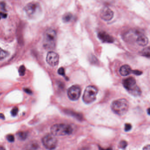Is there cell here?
<instances>
[{
  "mask_svg": "<svg viewBox=\"0 0 150 150\" xmlns=\"http://www.w3.org/2000/svg\"><path fill=\"white\" fill-rule=\"evenodd\" d=\"M8 55H9V53L8 52L3 50L0 47V60L3 59L4 58H6Z\"/></svg>",
  "mask_w": 150,
  "mask_h": 150,
  "instance_id": "e0dca14e",
  "label": "cell"
},
{
  "mask_svg": "<svg viewBox=\"0 0 150 150\" xmlns=\"http://www.w3.org/2000/svg\"><path fill=\"white\" fill-rule=\"evenodd\" d=\"M0 150H5V148L3 146H0Z\"/></svg>",
  "mask_w": 150,
  "mask_h": 150,
  "instance_id": "f546056e",
  "label": "cell"
},
{
  "mask_svg": "<svg viewBox=\"0 0 150 150\" xmlns=\"http://www.w3.org/2000/svg\"><path fill=\"white\" fill-rule=\"evenodd\" d=\"M141 54L143 56H145L147 58H149L150 56V47H146L144 48L141 52Z\"/></svg>",
  "mask_w": 150,
  "mask_h": 150,
  "instance_id": "2e32d148",
  "label": "cell"
},
{
  "mask_svg": "<svg viewBox=\"0 0 150 150\" xmlns=\"http://www.w3.org/2000/svg\"><path fill=\"white\" fill-rule=\"evenodd\" d=\"M122 83L127 91L132 95L135 96L141 95V89L136 84V81L134 77H129L126 78L123 80Z\"/></svg>",
  "mask_w": 150,
  "mask_h": 150,
  "instance_id": "277c9868",
  "label": "cell"
},
{
  "mask_svg": "<svg viewBox=\"0 0 150 150\" xmlns=\"http://www.w3.org/2000/svg\"><path fill=\"white\" fill-rule=\"evenodd\" d=\"M98 37L104 43H112L114 41L113 38L105 31H101L99 33Z\"/></svg>",
  "mask_w": 150,
  "mask_h": 150,
  "instance_id": "8fae6325",
  "label": "cell"
},
{
  "mask_svg": "<svg viewBox=\"0 0 150 150\" xmlns=\"http://www.w3.org/2000/svg\"><path fill=\"white\" fill-rule=\"evenodd\" d=\"M132 73H133L134 74L136 75H140L142 74V72L141 71H137V70L132 71Z\"/></svg>",
  "mask_w": 150,
  "mask_h": 150,
  "instance_id": "cb8c5ba5",
  "label": "cell"
},
{
  "mask_svg": "<svg viewBox=\"0 0 150 150\" xmlns=\"http://www.w3.org/2000/svg\"><path fill=\"white\" fill-rule=\"evenodd\" d=\"M81 93V89L77 85H74L70 87L68 90V95L69 98L72 100L78 99Z\"/></svg>",
  "mask_w": 150,
  "mask_h": 150,
  "instance_id": "ba28073f",
  "label": "cell"
},
{
  "mask_svg": "<svg viewBox=\"0 0 150 150\" xmlns=\"http://www.w3.org/2000/svg\"><path fill=\"white\" fill-rule=\"evenodd\" d=\"M44 146L47 149L53 150L55 149L57 145L58 141L55 136L48 134L45 136L42 140Z\"/></svg>",
  "mask_w": 150,
  "mask_h": 150,
  "instance_id": "8992f818",
  "label": "cell"
},
{
  "mask_svg": "<svg viewBox=\"0 0 150 150\" xmlns=\"http://www.w3.org/2000/svg\"><path fill=\"white\" fill-rule=\"evenodd\" d=\"M6 16H7V14H5V13H1V14H0V19L1 18L6 17Z\"/></svg>",
  "mask_w": 150,
  "mask_h": 150,
  "instance_id": "484cf974",
  "label": "cell"
},
{
  "mask_svg": "<svg viewBox=\"0 0 150 150\" xmlns=\"http://www.w3.org/2000/svg\"><path fill=\"white\" fill-rule=\"evenodd\" d=\"M120 74L122 76H127L132 72L131 67L129 65H125L120 69Z\"/></svg>",
  "mask_w": 150,
  "mask_h": 150,
  "instance_id": "4fadbf2b",
  "label": "cell"
},
{
  "mask_svg": "<svg viewBox=\"0 0 150 150\" xmlns=\"http://www.w3.org/2000/svg\"><path fill=\"white\" fill-rule=\"evenodd\" d=\"M136 42L139 45L144 47L148 45L149 39L144 33L140 32L136 38Z\"/></svg>",
  "mask_w": 150,
  "mask_h": 150,
  "instance_id": "7c38bea8",
  "label": "cell"
},
{
  "mask_svg": "<svg viewBox=\"0 0 150 150\" xmlns=\"http://www.w3.org/2000/svg\"><path fill=\"white\" fill-rule=\"evenodd\" d=\"M131 129H132V125L131 124H129V123H127V124H125V131L128 132V131H129V130H131Z\"/></svg>",
  "mask_w": 150,
  "mask_h": 150,
  "instance_id": "7402d4cb",
  "label": "cell"
},
{
  "mask_svg": "<svg viewBox=\"0 0 150 150\" xmlns=\"http://www.w3.org/2000/svg\"><path fill=\"white\" fill-rule=\"evenodd\" d=\"M98 93V89L94 86H89L85 90L83 100L86 104H90L95 101Z\"/></svg>",
  "mask_w": 150,
  "mask_h": 150,
  "instance_id": "5b68a950",
  "label": "cell"
},
{
  "mask_svg": "<svg viewBox=\"0 0 150 150\" xmlns=\"http://www.w3.org/2000/svg\"><path fill=\"white\" fill-rule=\"evenodd\" d=\"M57 34L53 29L49 28L44 33L43 38V46L48 50L53 49L55 47Z\"/></svg>",
  "mask_w": 150,
  "mask_h": 150,
  "instance_id": "6da1fadb",
  "label": "cell"
},
{
  "mask_svg": "<svg viewBox=\"0 0 150 150\" xmlns=\"http://www.w3.org/2000/svg\"><path fill=\"white\" fill-rule=\"evenodd\" d=\"M1 92H0V95H1Z\"/></svg>",
  "mask_w": 150,
  "mask_h": 150,
  "instance_id": "d6a6232c",
  "label": "cell"
},
{
  "mask_svg": "<svg viewBox=\"0 0 150 150\" xmlns=\"http://www.w3.org/2000/svg\"><path fill=\"white\" fill-rule=\"evenodd\" d=\"M58 73L59 74L61 75V76H65V70H64L63 68H60L58 69Z\"/></svg>",
  "mask_w": 150,
  "mask_h": 150,
  "instance_id": "603a6c76",
  "label": "cell"
},
{
  "mask_svg": "<svg viewBox=\"0 0 150 150\" xmlns=\"http://www.w3.org/2000/svg\"><path fill=\"white\" fill-rule=\"evenodd\" d=\"M7 139L9 142H13L15 141L14 136L12 134L8 135L7 136Z\"/></svg>",
  "mask_w": 150,
  "mask_h": 150,
  "instance_id": "44dd1931",
  "label": "cell"
},
{
  "mask_svg": "<svg viewBox=\"0 0 150 150\" xmlns=\"http://www.w3.org/2000/svg\"><path fill=\"white\" fill-rule=\"evenodd\" d=\"M46 60L48 64L51 67H55L59 63V55L56 53L52 51L48 52Z\"/></svg>",
  "mask_w": 150,
  "mask_h": 150,
  "instance_id": "9c48e42d",
  "label": "cell"
},
{
  "mask_svg": "<svg viewBox=\"0 0 150 150\" xmlns=\"http://www.w3.org/2000/svg\"><path fill=\"white\" fill-rule=\"evenodd\" d=\"M18 112V108L16 107H14L11 111V114L12 116H15L17 115Z\"/></svg>",
  "mask_w": 150,
  "mask_h": 150,
  "instance_id": "ffe728a7",
  "label": "cell"
},
{
  "mask_svg": "<svg viewBox=\"0 0 150 150\" xmlns=\"http://www.w3.org/2000/svg\"><path fill=\"white\" fill-rule=\"evenodd\" d=\"M150 147L149 144H148L147 146H145L143 149V150H150Z\"/></svg>",
  "mask_w": 150,
  "mask_h": 150,
  "instance_id": "4316f807",
  "label": "cell"
},
{
  "mask_svg": "<svg viewBox=\"0 0 150 150\" xmlns=\"http://www.w3.org/2000/svg\"><path fill=\"white\" fill-rule=\"evenodd\" d=\"M148 114H149V109H148Z\"/></svg>",
  "mask_w": 150,
  "mask_h": 150,
  "instance_id": "1f68e13d",
  "label": "cell"
},
{
  "mask_svg": "<svg viewBox=\"0 0 150 150\" xmlns=\"http://www.w3.org/2000/svg\"><path fill=\"white\" fill-rule=\"evenodd\" d=\"M81 150H90L88 148H83Z\"/></svg>",
  "mask_w": 150,
  "mask_h": 150,
  "instance_id": "4dcf8cb0",
  "label": "cell"
},
{
  "mask_svg": "<svg viewBox=\"0 0 150 150\" xmlns=\"http://www.w3.org/2000/svg\"><path fill=\"white\" fill-rule=\"evenodd\" d=\"M17 137L20 140L24 141L26 139L28 136V134L27 132L24 131H20L17 133Z\"/></svg>",
  "mask_w": 150,
  "mask_h": 150,
  "instance_id": "5bb4252c",
  "label": "cell"
},
{
  "mask_svg": "<svg viewBox=\"0 0 150 150\" xmlns=\"http://www.w3.org/2000/svg\"><path fill=\"white\" fill-rule=\"evenodd\" d=\"M25 11L28 17L31 18L36 16L41 10V7L38 3L31 2L28 4L24 8Z\"/></svg>",
  "mask_w": 150,
  "mask_h": 150,
  "instance_id": "52a82bcc",
  "label": "cell"
},
{
  "mask_svg": "<svg viewBox=\"0 0 150 150\" xmlns=\"http://www.w3.org/2000/svg\"><path fill=\"white\" fill-rule=\"evenodd\" d=\"M0 119H2V120H4L5 119L4 115L3 114L0 113Z\"/></svg>",
  "mask_w": 150,
  "mask_h": 150,
  "instance_id": "83f0119b",
  "label": "cell"
},
{
  "mask_svg": "<svg viewBox=\"0 0 150 150\" xmlns=\"http://www.w3.org/2000/svg\"><path fill=\"white\" fill-rule=\"evenodd\" d=\"M73 18V15L71 13H68L65 14L63 17V20L65 23L70 22Z\"/></svg>",
  "mask_w": 150,
  "mask_h": 150,
  "instance_id": "9a60e30c",
  "label": "cell"
},
{
  "mask_svg": "<svg viewBox=\"0 0 150 150\" xmlns=\"http://www.w3.org/2000/svg\"><path fill=\"white\" fill-rule=\"evenodd\" d=\"M127 145V142H126V141H122L120 143L119 147L122 149H126Z\"/></svg>",
  "mask_w": 150,
  "mask_h": 150,
  "instance_id": "d6986e66",
  "label": "cell"
},
{
  "mask_svg": "<svg viewBox=\"0 0 150 150\" xmlns=\"http://www.w3.org/2000/svg\"><path fill=\"white\" fill-rule=\"evenodd\" d=\"M114 16L112 10L108 7H105L102 9L100 12V17L105 21H110L112 20Z\"/></svg>",
  "mask_w": 150,
  "mask_h": 150,
  "instance_id": "30bf717a",
  "label": "cell"
},
{
  "mask_svg": "<svg viewBox=\"0 0 150 150\" xmlns=\"http://www.w3.org/2000/svg\"><path fill=\"white\" fill-rule=\"evenodd\" d=\"M129 103L126 99H119L112 103L111 108L114 112L119 115H124L128 111Z\"/></svg>",
  "mask_w": 150,
  "mask_h": 150,
  "instance_id": "7a4b0ae2",
  "label": "cell"
},
{
  "mask_svg": "<svg viewBox=\"0 0 150 150\" xmlns=\"http://www.w3.org/2000/svg\"><path fill=\"white\" fill-rule=\"evenodd\" d=\"M73 128L70 125L66 124H56L51 128L52 134L55 136H63L70 135L73 132Z\"/></svg>",
  "mask_w": 150,
  "mask_h": 150,
  "instance_id": "3957f363",
  "label": "cell"
},
{
  "mask_svg": "<svg viewBox=\"0 0 150 150\" xmlns=\"http://www.w3.org/2000/svg\"><path fill=\"white\" fill-rule=\"evenodd\" d=\"M24 91L25 92H26V93H28V94H31L32 93V91L30 89H28V88H25L24 89Z\"/></svg>",
  "mask_w": 150,
  "mask_h": 150,
  "instance_id": "d4e9b609",
  "label": "cell"
},
{
  "mask_svg": "<svg viewBox=\"0 0 150 150\" xmlns=\"http://www.w3.org/2000/svg\"><path fill=\"white\" fill-rule=\"evenodd\" d=\"M100 150H112V149H102V148H100Z\"/></svg>",
  "mask_w": 150,
  "mask_h": 150,
  "instance_id": "f1b7e54d",
  "label": "cell"
},
{
  "mask_svg": "<svg viewBox=\"0 0 150 150\" xmlns=\"http://www.w3.org/2000/svg\"><path fill=\"white\" fill-rule=\"evenodd\" d=\"M26 68L24 66H21L18 69V73L19 75L21 76H23L25 74Z\"/></svg>",
  "mask_w": 150,
  "mask_h": 150,
  "instance_id": "ac0fdd59",
  "label": "cell"
}]
</instances>
